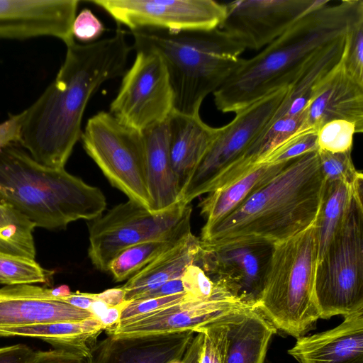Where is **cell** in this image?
I'll use <instances>...</instances> for the list:
<instances>
[{
    "label": "cell",
    "mask_w": 363,
    "mask_h": 363,
    "mask_svg": "<svg viewBox=\"0 0 363 363\" xmlns=\"http://www.w3.org/2000/svg\"><path fill=\"white\" fill-rule=\"evenodd\" d=\"M78 0H0V40L49 36L74 41L72 26Z\"/></svg>",
    "instance_id": "cell-16"
},
{
    "label": "cell",
    "mask_w": 363,
    "mask_h": 363,
    "mask_svg": "<svg viewBox=\"0 0 363 363\" xmlns=\"http://www.w3.org/2000/svg\"><path fill=\"white\" fill-rule=\"evenodd\" d=\"M181 279L184 292L195 299H207L228 289L221 281L213 279L196 263L189 265Z\"/></svg>",
    "instance_id": "cell-38"
},
{
    "label": "cell",
    "mask_w": 363,
    "mask_h": 363,
    "mask_svg": "<svg viewBox=\"0 0 363 363\" xmlns=\"http://www.w3.org/2000/svg\"><path fill=\"white\" fill-rule=\"evenodd\" d=\"M80 140L86 154L113 186L152 211L142 132L102 111L88 120Z\"/></svg>",
    "instance_id": "cell-9"
},
{
    "label": "cell",
    "mask_w": 363,
    "mask_h": 363,
    "mask_svg": "<svg viewBox=\"0 0 363 363\" xmlns=\"http://www.w3.org/2000/svg\"><path fill=\"white\" fill-rule=\"evenodd\" d=\"M190 233L191 216L186 218L171 235L143 242L123 250L112 260L108 272L116 281L129 279Z\"/></svg>",
    "instance_id": "cell-29"
},
{
    "label": "cell",
    "mask_w": 363,
    "mask_h": 363,
    "mask_svg": "<svg viewBox=\"0 0 363 363\" xmlns=\"http://www.w3.org/2000/svg\"><path fill=\"white\" fill-rule=\"evenodd\" d=\"M228 314L196 333L182 359L183 363H225Z\"/></svg>",
    "instance_id": "cell-32"
},
{
    "label": "cell",
    "mask_w": 363,
    "mask_h": 363,
    "mask_svg": "<svg viewBox=\"0 0 363 363\" xmlns=\"http://www.w3.org/2000/svg\"><path fill=\"white\" fill-rule=\"evenodd\" d=\"M152 211H165L179 201L180 188L169 152L167 120L143 132Z\"/></svg>",
    "instance_id": "cell-24"
},
{
    "label": "cell",
    "mask_w": 363,
    "mask_h": 363,
    "mask_svg": "<svg viewBox=\"0 0 363 363\" xmlns=\"http://www.w3.org/2000/svg\"><path fill=\"white\" fill-rule=\"evenodd\" d=\"M119 26L134 31L208 30L220 28L225 4L213 0H91Z\"/></svg>",
    "instance_id": "cell-12"
},
{
    "label": "cell",
    "mask_w": 363,
    "mask_h": 363,
    "mask_svg": "<svg viewBox=\"0 0 363 363\" xmlns=\"http://www.w3.org/2000/svg\"><path fill=\"white\" fill-rule=\"evenodd\" d=\"M1 147H0V150H1Z\"/></svg>",
    "instance_id": "cell-49"
},
{
    "label": "cell",
    "mask_w": 363,
    "mask_h": 363,
    "mask_svg": "<svg viewBox=\"0 0 363 363\" xmlns=\"http://www.w3.org/2000/svg\"><path fill=\"white\" fill-rule=\"evenodd\" d=\"M104 30L103 23L87 8L83 9L75 16L72 26L74 38L86 43L98 40Z\"/></svg>",
    "instance_id": "cell-40"
},
{
    "label": "cell",
    "mask_w": 363,
    "mask_h": 363,
    "mask_svg": "<svg viewBox=\"0 0 363 363\" xmlns=\"http://www.w3.org/2000/svg\"><path fill=\"white\" fill-rule=\"evenodd\" d=\"M330 0H238L225 4L219 28L245 49L267 46L294 22Z\"/></svg>",
    "instance_id": "cell-14"
},
{
    "label": "cell",
    "mask_w": 363,
    "mask_h": 363,
    "mask_svg": "<svg viewBox=\"0 0 363 363\" xmlns=\"http://www.w3.org/2000/svg\"><path fill=\"white\" fill-rule=\"evenodd\" d=\"M274 247V243L262 240L216 245L200 240L196 264L221 281L242 303L255 306L262 295Z\"/></svg>",
    "instance_id": "cell-13"
},
{
    "label": "cell",
    "mask_w": 363,
    "mask_h": 363,
    "mask_svg": "<svg viewBox=\"0 0 363 363\" xmlns=\"http://www.w3.org/2000/svg\"><path fill=\"white\" fill-rule=\"evenodd\" d=\"M135 50L157 53L167 69L174 110L199 114L204 99L213 94L241 65L245 48L218 28L208 30L130 31Z\"/></svg>",
    "instance_id": "cell-5"
},
{
    "label": "cell",
    "mask_w": 363,
    "mask_h": 363,
    "mask_svg": "<svg viewBox=\"0 0 363 363\" xmlns=\"http://www.w3.org/2000/svg\"><path fill=\"white\" fill-rule=\"evenodd\" d=\"M189 297L191 296L183 292L162 297L125 301L121 313L119 321L176 304Z\"/></svg>",
    "instance_id": "cell-39"
},
{
    "label": "cell",
    "mask_w": 363,
    "mask_h": 363,
    "mask_svg": "<svg viewBox=\"0 0 363 363\" xmlns=\"http://www.w3.org/2000/svg\"><path fill=\"white\" fill-rule=\"evenodd\" d=\"M219 130L203 121L199 114L173 111L167 119L170 160L180 192L191 173Z\"/></svg>",
    "instance_id": "cell-21"
},
{
    "label": "cell",
    "mask_w": 363,
    "mask_h": 363,
    "mask_svg": "<svg viewBox=\"0 0 363 363\" xmlns=\"http://www.w3.org/2000/svg\"><path fill=\"white\" fill-rule=\"evenodd\" d=\"M318 150L317 132L298 131L269 152L258 164L286 162Z\"/></svg>",
    "instance_id": "cell-36"
},
{
    "label": "cell",
    "mask_w": 363,
    "mask_h": 363,
    "mask_svg": "<svg viewBox=\"0 0 363 363\" xmlns=\"http://www.w3.org/2000/svg\"><path fill=\"white\" fill-rule=\"evenodd\" d=\"M200 239L190 233L149 263L122 286L125 301L138 299L166 282L181 278L186 269L199 259Z\"/></svg>",
    "instance_id": "cell-25"
},
{
    "label": "cell",
    "mask_w": 363,
    "mask_h": 363,
    "mask_svg": "<svg viewBox=\"0 0 363 363\" xmlns=\"http://www.w3.org/2000/svg\"><path fill=\"white\" fill-rule=\"evenodd\" d=\"M317 260L314 221L274 243L262 295L255 306L277 330L296 338L320 318L314 296Z\"/></svg>",
    "instance_id": "cell-6"
},
{
    "label": "cell",
    "mask_w": 363,
    "mask_h": 363,
    "mask_svg": "<svg viewBox=\"0 0 363 363\" xmlns=\"http://www.w3.org/2000/svg\"><path fill=\"white\" fill-rule=\"evenodd\" d=\"M135 51L109 112L124 125L143 133L168 119L174 111V94L161 57L149 50Z\"/></svg>",
    "instance_id": "cell-11"
},
{
    "label": "cell",
    "mask_w": 363,
    "mask_h": 363,
    "mask_svg": "<svg viewBox=\"0 0 363 363\" xmlns=\"http://www.w3.org/2000/svg\"><path fill=\"white\" fill-rule=\"evenodd\" d=\"M306 111L286 116L270 122L257 136L246 152L242 164V174L258 164L269 152L294 135L302 127Z\"/></svg>",
    "instance_id": "cell-31"
},
{
    "label": "cell",
    "mask_w": 363,
    "mask_h": 363,
    "mask_svg": "<svg viewBox=\"0 0 363 363\" xmlns=\"http://www.w3.org/2000/svg\"><path fill=\"white\" fill-rule=\"evenodd\" d=\"M355 133L357 132L354 125L349 121H329L317 131L318 150L330 152L352 151Z\"/></svg>",
    "instance_id": "cell-35"
},
{
    "label": "cell",
    "mask_w": 363,
    "mask_h": 363,
    "mask_svg": "<svg viewBox=\"0 0 363 363\" xmlns=\"http://www.w3.org/2000/svg\"><path fill=\"white\" fill-rule=\"evenodd\" d=\"M99 300L108 306H115L123 303L125 301V291L122 286L106 289L101 293L94 294Z\"/></svg>",
    "instance_id": "cell-46"
},
{
    "label": "cell",
    "mask_w": 363,
    "mask_h": 363,
    "mask_svg": "<svg viewBox=\"0 0 363 363\" xmlns=\"http://www.w3.org/2000/svg\"><path fill=\"white\" fill-rule=\"evenodd\" d=\"M53 297L57 301L87 311H89L91 304L96 300L94 294L79 291L70 292L68 294L58 296L53 295Z\"/></svg>",
    "instance_id": "cell-44"
},
{
    "label": "cell",
    "mask_w": 363,
    "mask_h": 363,
    "mask_svg": "<svg viewBox=\"0 0 363 363\" xmlns=\"http://www.w3.org/2000/svg\"><path fill=\"white\" fill-rule=\"evenodd\" d=\"M27 363H86L82 356L61 349L35 352Z\"/></svg>",
    "instance_id": "cell-41"
},
{
    "label": "cell",
    "mask_w": 363,
    "mask_h": 363,
    "mask_svg": "<svg viewBox=\"0 0 363 363\" xmlns=\"http://www.w3.org/2000/svg\"><path fill=\"white\" fill-rule=\"evenodd\" d=\"M125 303V301L118 306H108V308L99 317V319L104 326L105 330L107 328L113 326L119 322L121 313Z\"/></svg>",
    "instance_id": "cell-47"
},
{
    "label": "cell",
    "mask_w": 363,
    "mask_h": 363,
    "mask_svg": "<svg viewBox=\"0 0 363 363\" xmlns=\"http://www.w3.org/2000/svg\"><path fill=\"white\" fill-rule=\"evenodd\" d=\"M35 227L11 206L0 201V252L35 259Z\"/></svg>",
    "instance_id": "cell-30"
},
{
    "label": "cell",
    "mask_w": 363,
    "mask_h": 363,
    "mask_svg": "<svg viewBox=\"0 0 363 363\" xmlns=\"http://www.w3.org/2000/svg\"><path fill=\"white\" fill-rule=\"evenodd\" d=\"M346 33L309 56L289 86L286 95L270 122L305 111L318 86L340 62L346 45Z\"/></svg>",
    "instance_id": "cell-23"
},
{
    "label": "cell",
    "mask_w": 363,
    "mask_h": 363,
    "mask_svg": "<svg viewBox=\"0 0 363 363\" xmlns=\"http://www.w3.org/2000/svg\"><path fill=\"white\" fill-rule=\"evenodd\" d=\"M191 330L140 336L107 335L90 350L86 363H169L182 360Z\"/></svg>",
    "instance_id": "cell-18"
},
{
    "label": "cell",
    "mask_w": 363,
    "mask_h": 363,
    "mask_svg": "<svg viewBox=\"0 0 363 363\" xmlns=\"http://www.w3.org/2000/svg\"><path fill=\"white\" fill-rule=\"evenodd\" d=\"M34 353L30 347L23 344L0 347V363H27Z\"/></svg>",
    "instance_id": "cell-43"
},
{
    "label": "cell",
    "mask_w": 363,
    "mask_h": 363,
    "mask_svg": "<svg viewBox=\"0 0 363 363\" xmlns=\"http://www.w3.org/2000/svg\"><path fill=\"white\" fill-rule=\"evenodd\" d=\"M183 292H184V291L182 279L177 278L166 282L159 288L144 294L138 299L162 297Z\"/></svg>",
    "instance_id": "cell-45"
},
{
    "label": "cell",
    "mask_w": 363,
    "mask_h": 363,
    "mask_svg": "<svg viewBox=\"0 0 363 363\" xmlns=\"http://www.w3.org/2000/svg\"><path fill=\"white\" fill-rule=\"evenodd\" d=\"M279 89L235 113L218 133L195 167L179 194L189 205L196 198L211 193L241 177V164L250 146L264 130L288 91Z\"/></svg>",
    "instance_id": "cell-8"
},
{
    "label": "cell",
    "mask_w": 363,
    "mask_h": 363,
    "mask_svg": "<svg viewBox=\"0 0 363 363\" xmlns=\"http://www.w3.org/2000/svg\"><path fill=\"white\" fill-rule=\"evenodd\" d=\"M53 274L35 259L0 252V284L50 283Z\"/></svg>",
    "instance_id": "cell-33"
},
{
    "label": "cell",
    "mask_w": 363,
    "mask_h": 363,
    "mask_svg": "<svg viewBox=\"0 0 363 363\" xmlns=\"http://www.w3.org/2000/svg\"><path fill=\"white\" fill-rule=\"evenodd\" d=\"M96 318L92 312L54 298L52 289L31 284L0 289V330L47 323Z\"/></svg>",
    "instance_id": "cell-17"
},
{
    "label": "cell",
    "mask_w": 363,
    "mask_h": 363,
    "mask_svg": "<svg viewBox=\"0 0 363 363\" xmlns=\"http://www.w3.org/2000/svg\"><path fill=\"white\" fill-rule=\"evenodd\" d=\"M352 151L330 152L318 150L319 166L324 182L345 181L354 182L362 179L356 169L351 156Z\"/></svg>",
    "instance_id": "cell-34"
},
{
    "label": "cell",
    "mask_w": 363,
    "mask_h": 363,
    "mask_svg": "<svg viewBox=\"0 0 363 363\" xmlns=\"http://www.w3.org/2000/svg\"><path fill=\"white\" fill-rule=\"evenodd\" d=\"M324 179L318 150L291 160L227 216L203 225L201 242L245 240L277 243L310 226L320 206Z\"/></svg>",
    "instance_id": "cell-3"
},
{
    "label": "cell",
    "mask_w": 363,
    "mask_h": 363,
    "mask_svg": "<svg viewBox=\"0 0 363 363\" xmlns=\"http://www.w3.org/2000/svg\"><path fill=\"white\" fill-rule=\"evenodd\" d=\"M192 208L180 202L163 211H152L128 200L91 220L89 257L101 272H108L112 260L137 244L165 238L191 216Z\"/></svg>",
    "instance_id": "cell-10"
},
{
    "label": "cell",
    "mask_w": 363,
    "mask_h": 363,
    "mask_svg": "<svg viewBox=\"0 0 363 363\" xmlns=\"http://www.w3.org/2000/svg\"><path fill=\"white\" fill-rule=\"evenodd\" d=\"M362 182L363 178L352 183L345 181L324 182L321 201L315 220L318 259L342 224L352 198L356 191L362 187Z\"/></svg>",
    "instance_id": "cell-28"
},
{
    "label": "cell",
    "mask_w": 363,
    "mask_h": 363,
    "mask_svg": "<svg viewBox=\"0 0 363 363\" xmlns=\"http://www.w3.org/2000/svg\"><path fill=\"white\" fill-rule=\"evenodd\" d=\"M169 363H183L182 360H174Z\"/></svg>",
    "instance_id": "cell-48"
},
{
    "label": "cell",
    "mask_w": 363,
    "mask_h": 363,
    "mask_svg": "<svg viewBox=\"0 0 363 363\" xmlns=\"http://www.w3.org/2000/svg\"><path fill=\"white\" fill-rule=\"evenodd\" d=\"M225 363H264L269 343L277 329L254 306L241 307L226 316Z\"/></svg>",
    "instance_id": "cell-22"
},
{
    "label": "cell",
    "mask_w": 363,
    "mask_h": 363,
    "mask_svg": "<svg viewBox=\"0 0 363 363\" xmlns=\"http://www.w3.org/2000/svg\"><path fill=\"white\" fill-rule=\"evenodd\" d=\"M23 112L9 115V118L0 123V147L19 143L21 140Z\"/></svg>",
    "instance_id": "cell-42"
},
{
    "label": "cell",
    "mask_w": 363,
    "mask_h": 363,
    "mask_svg": "<svg viewBox=\"0 0 363 363\" xmlns=\"http://www.w3.org/2000/svg\"><path fill=\"white\" fill-rule=\"evenodd\" d=\"M314 296L320 318L363 310L362 187L347 214L317 261Z\"/></svg>",
    "instance_id": "cell-7"
},
{
    "label": "cell",
    "mask_w": 363,
    "mask_h": 363,
    "mask_svg": "<svg viewBox=\"0 0 363 363\" xmlns=\"http://www.w3.org/2000/svg\"><path fill=\"white\" fill-rule=\"evenodd\" d=\"M331 1L294 22L280 36L241 65L213 94L218 110L236 113L289 86L309 56L344 35L363 13V1Z\"/></svg>",
    "instance_id": "cell-2"
},
{
    "label": "cell",
    "mask_w": 363,
    "mask_h": 363,
    "mask_svg": "<svg viewBox=\"0 0 363 363\" xmlns=\"http://www.w3.org/2000/svg\"><path fill=\"white\" fill-rule=\"evenodd\" d=\"M66 47L53 82L23 111L19 143L37 162L55 169L64 168L80 140L90 98L104 83L124 73L133 49L119 27L112 36Z\"/></svg>",
    "instance_id": "cell-1"
},
{
    "label": "cell",
    "mask_w": 363,
    "mask_h": 363,
    "mask_svg": "<svg viewBox=\"0 0 363 363\" xmlns=\"http://www.w3.org/2000/svg\"><path fill=\"white\" fill-rule=\"evenodd\" d=\"M19 143L0 150V201L11 206L35 227L65 228L77 220H91L106 207L103 192L65 168L37 162Z\"/></svg>",
    "instance_id": "cell-4"
},
{
    "label": "cell",
    "mask_w": 363,
    "mask_h": 363,
    "mask_svg": "<svg viewBox=\"0 0 363 363\" xmlns=\"http://www.w3.org/2000/svg\"><path fill=\"white\" fill-rule=\"evenodd\" d=\"M296 339L288 352L299 363H363V310L333 329Z\"/></svg>",
    "instance_id": "cell-20"
},
{
    "label": "cell",
    "mask_w": 363,
    "mask_h": 363,
    "mask_svg": "<svg viewBox=\"0 0 363 363\" xmlns=\"http://www.w3.org/2000/svg\"><path fill=\"white\" fill-rule=\"evenodd\" d=\"M342 63L348 74L363 84V13L354 20L347 31Z\"/></svg>",
    "instance_id": "cell-37"
},
{
    "label": "cell",
    "mask_w": 363,
    "mask_h": 363,
    "mask_svg": "<svg viewBox=\"0 0 363 363\" xmlns=\"http://www.w3.org/2000/svg\"><path fill=\"white\" fill-rule=\"evenodd\" d=\"M247 305L228 289L207 299H186L158 310L119 321L107 328V335L140 336L191 330L202 328Z\"/></svg>",
    "instance_id": "cell-15"
},
{
    "label": "cell",
    "mask_w": 363,
    "mask_h": 363,
    "mask_svg": "<svg viewBox=\"0 0 363 363\" xmlns=\"http://www.w3.org/2000/svg\"><path fill=\"white\" fill-rule=\"evenodd\" d=\"M105 328L99 318L33 324L0 330V337L24 336L38 337L55 349L65 350L86 359L91 347Z\"/></svg>",
    "instance_id": "cell-26"
},
{
    "label": "cell",
    "mask_w": 363,
    "mask_h": 363,
    "mask_svg": "<svg viewBox=\"0 0 363 363\" xmlns=\"http://www.w3.org/2000/svg\"><path fill=\"white\" fill-rule=\"evenodd\" d=\"M305 111V121L298 131L317 132L329 121L345 120L354 125L357 133H361L363 131V84L348 74L341 60L318 86Z\"/></svg>",
    "instance_id": "cell-19"
},
{
    "label": "cell",
    "mask_w": 363,
    "mask_h": 363,
    "mask_svg": "<svg viewBox=\"0 0 363 363\" xmlns=\"http://www.w3.org/2000/svg\"><path fill=\"white\" fill-rule=\"evenodd\" d=\"M290 161L277 164H257L232 183L208 193L199 204L201 213L206 219L204 225H211L234 211Z\"/></svg>",
    "instance_id": "cell-27"
}]
</instances>
